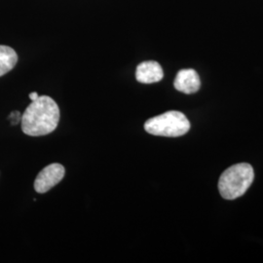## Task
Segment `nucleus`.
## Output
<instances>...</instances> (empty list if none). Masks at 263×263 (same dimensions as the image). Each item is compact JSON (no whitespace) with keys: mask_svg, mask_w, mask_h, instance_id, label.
I'll return each instance as SVG.
<instances>
[{"mask_svg":"<svg viewBox=\"0 0 263 263\" xmlns=\"http://www.w3.org/2000/svg\"><path fill=\"white\" fill-rule=\"evenodd\" d=\"M59 121L60 108L56 102L48 96H40L27 107L21 124L26 135L40 137L55 131Z\"/></svg>","mask_w":263,"mask_h":263,"instance_id":"1","label":"nucleus"},{"mask_svg":"<svg viewBox=\"0 0 263 263\" xmlns=\"http://www.w3.org/2000/svg\"><path fill=\"white\" fill-rule=\"evenodd\" d=\"M254 179V172L250 164H236L226 170L218 181L220 195L227 200L243 196Z\"/></svg>","mask_w":263,"mask_h":263,"instance_id":"2","label":"nucleus"},{"mask_svg":"<svg viewBox=\"0 0 263 263\" xmlns=\"http://www.w3.org/2000/svg\"><path fill=\"white\" fill-rule=\"evenodd\" d=\"M144 129L154 136L177 138L189 131L190 123L183 113L171 110L148 119L144 124Z\"/></svg>","mask_w":263,"mask_h":263,"instance_id":"3","label":"nucleus"},{"mask_svg":"<svg viewBox=\"0 0 263 263\" xmlns=\"http://www.w3.org/2000/svg\"><path fill=\"white\" fill-rule=\"evenodd\" d=\"M66 170L61 164L48 165L38 174L34 180V189L37 193H45L64 179Z\"/></svg>","mask_w":263,"mask_h":263,"instance_id":"4","label":"nucleus"},{"mask_svg":"<svg viewBox=\"0 0 263 263\" xmlns=\"http://www.w3.org/2000/svg\"><path fill=\"white\" fill-rule=\"evenodd\" d=\"M174 86L183 94H194L201 87V80L194 69H181L176 76Z\"/></svg>","mask_w":263,"mask_h":263,"instance_id":"5","label":"nucleus"},{"mask_svg":"<svg viewBox=\"0 0 263 263\" xmlns=\"http://www.w3.org/2000/svg\"><path fill=\"white\" fill-rule=\"evenodd\" d=\"M164 77L162 66L155 61H147L140 64L136 70V78L143 84L159 82Z\"/></svg>","mask_w":263,"mask_h":263,"instance_id":"6","label":"nucleus"},{"mask_svg":"<svg viewBox=\"0 0 263 263\" xmlns=\"http://www.w3.org/2000/svg\"><path fill=\"white\" fill-rule=\"evenodd\" d=\"M18 62V55L14 49L0 45V76L12 70Z\"/></svg>","mask_w":263,"mask_h":263,"instance_id":"7","label":"nucleus"},{"mask_svg":"<svg viewBox=\"0 0 263 263\" xmlns=\"http://www.w3.org/2000/svg\"><path fill=\"white\" fill-rule=\"evenodd\" d=\"M9 118L11 119V122L13 125H17L22 120V116L18 111H14V112L11 113Z\"/></svg>","mask_w":263,"mask_h":263,"instance_id":"8","label":"nucleus"},{"mask_svg":"<svg viewBox=\"0 0 263 263\" xmlns=\"http://www.w3.org/2000/svg\"><path fill=\"white\" fill-rule=\"evenodd\" d=\"M38 98H39V96H38L36 92H32V93L29 94V99H30L31 101H35V100H37Z\"/></svg>","mask_w":263,"mask_h":263,"instance_id":"9","label":"nucleus"}]
</instances>
